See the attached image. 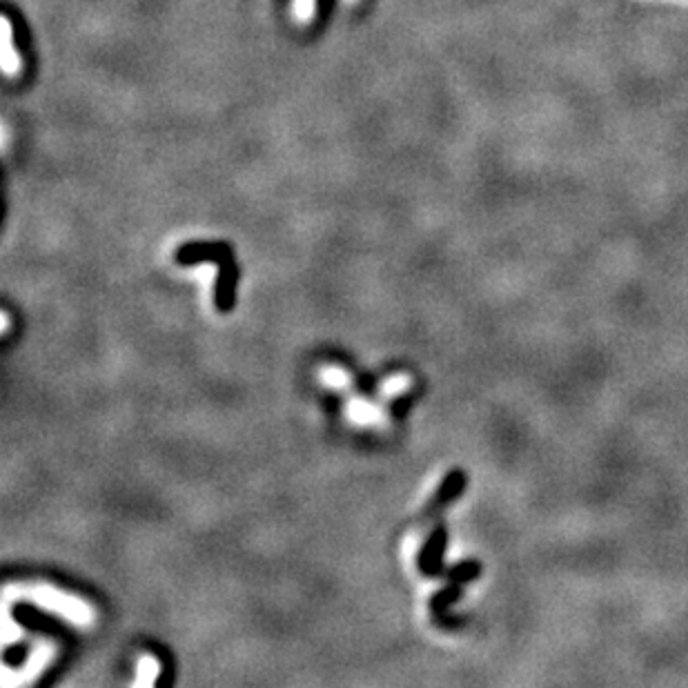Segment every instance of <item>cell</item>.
<instances>
[{
	"instance_id": "cell-5",
	"label": "cell",
	"mask_w": 688,
	"mask_h": 688,
	"mask_svg": "<svg viewBox=\"0 0 688 688\" xmlns=\"http://www.w3.org/2000/svg\"><path fill=\"white\" fill-rule=\"evenodd\" d=\"M230 259V250L225 245H214V243H207V245H185L176 252V261L181 266H194V263H207V261H227Z\"/></svg>"
},
{
	"instance_id": "cell-3",
	"label": "cell",
	"mask_w": 688,
	"mask_h": 688,
	"mask_svg": "<svg viewBox=\"0 0 688 688\" xmlns=\"http://www.w3.org/2000/svg\"><path fill=\"white\" fill-rule=\"evenodd\" d=\"M214 303L219 312H230L236 303V270L232 261L221 263L219 279L214 287Z\"/></svg>"
},
{
	"instance_id": "cell-6",
	"label": "cell",
	"mask_w": 688,
	"mask_h": 688,
	"mask_svg": "<svg viewBox=\"0 0 688 688\" xmlns=\"http://www.w3.org/2000/svg\"><path fill=\"white\" fill-rule=\"evenodd\" d=\"M465 484H468L465 473H462V470H453V473L443 479L442 485H439L437 495H434L433 508H442V506H448L450 502H454V499L464 493Z\"/></svg>"
},
{
	"instance_id": "cell-13",
	"label": "cell",
	"mask_w": 688,
	"mask_h": 688,
	"mask_svg": "<svg viewBox=\"0 0 688 688\" xmlns=\"http://www.w3.org/2000/svg\"><path fill=\"white\" fill-rule=\"evenodd\" d=\"M346 3H357V0H346Z\"/></svg>"
},
{
	"instance_id": "cell-1",
	"label": "cell",
	"mask_w": 688,
	"mask_h": 688,
	"mask_svg": "<svg viewBox=\"0 0 688 688\" xmlns=\"http://www.w3.org/2000/svg\"><path fill=\"white\" fill-rule=\"evenodd\" d=\"M36 599L43 606H47V609H54L58 610V613L68 615V620L76 621V624H89V621H92V609H88V606H85L83 601L76 599V597L60 593V590L38 589Z\"/></svg>"
},
{
	"instance_id": "cell-11",
	"label": "cell",
	"mask_w": 688,
	"mask_h": 688,
	"mask_svg": "<svg viewBox=\"0 0 688 688\" xmlns=\"http://www.w3.org/2000/svg\"><path fill=\"white\" fill-rule=\"evenodd\" d=\"M406 388H408V379L406 377H392V379H388L386 383H383V394L392 397V394L406 391Z\"/></svg>"
},
{
	"instance_id": "cell-10",
	"label": "cell",
	"mask_w": 688,
	"mask_h": 688,
	"mask_svg": "<svg viewBox=\"0 0 688 688\" xmlns=\"http://www.w3.org/2000/svg\"><path fill=\"white\" fill-rule=\"evenodd\" d=\"M317 12V0H292V16L297 23L308 25L315 18Z\"/></svg>"
},
{
	"instance_id": "cell-8",
	"label": "cell",
	"mask_w": 688,
	"mask_h": 688,
	"mask_svg": "<svg viewBox=\"0 0 688 688\" xmlns=\"http://www.w3.org/2000/svg\"><path fill=\"white\" fill-rule=\"evenodd\" d=\"M479 573H482V566L477 561H459L454 568H450L448 575L454 584H465V581H473Z\"/></svg>"
},
{
	"instance_id": "cell-4",
	"label": "cell",
	"mask_w": 688,
	"mask_h": 688,
	"mask_svg": "<svg viewBox=\"0 0 688 688\" xmlns=\"http://www.w3.org/2000/svg\"><path fill=\"white\" fill-rule=\"evenodd\" d=\"M0 68L7 78L20 74L23 63H20V54L14 49V29L12 20L3 16V29H0Z\"/></svg>"
},
{
	"instance_id": "cell-2",
	"label": "cell",
	"mask_w": 688,
	"mask_h": 688,
	"mask_svg": "<svg viewBox=\"0 0 688 688\" xmlns=\"http://www.w3.org/2000/svg\"><path fill=\"white\" fill-rule=\"evenodd\" d=\"M446 544H448V533L443 526H439V528L433 530V535L426 539L422 553H419V570H422L423 575L434 577L442 573V559H443V550H446Z\"/></svg>"
},
{
	"instance_id": "cell-7",
	"label": "cell",
	"mask_w": 688,
	"mask_h": 688,
	"mask_svg": "<svg viewBox=\"0 0 688 688\" xmlns=\"http://www.w3.org/2000/svg\"><path fill=\"white\" fill-rule=\"evenodd\" d=\"M348 414H350L354 423H361V426H379L381 423V412L368 401H352Z\"/></svg>"
},
{
	"instance_id": "cell-9",
	"label": "cell",
	"mask_w": 688,
	"mask_h": 688,
	"mask_svg": "<svg viewBox=\"0 0 688 688\" xmlns=\"http://www.w3.org/2000/svg\"><path fill=\"white\" fill-rule=\"evenodd\" d=\"M321 379L328 388H332V391H343V388H348V383H350V377H348V372L341 370V368H337V366L326 368V370L321 372Z\"/></svg>"
},
{
	"instance_id": "cell-12",
	"label": "cell",
	"mask_w": 688,
	"mask_h": 688,
	"mask_svg": "<svg viewBox=\"0 0 688 688\" xmlns=\"http://www.w3.org/2000/svg\"><path fill=\"white\" fill-rule=\"evenodd\" d=\"M141 671H145V675H148V677H145V684H154L156 671H159V664H156V662L151 660V657H145V660L141 662Z\"/></svg>"
}]
</instances>
